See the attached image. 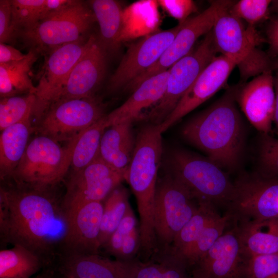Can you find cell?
<instances>
[{
    "mask_svg": "<svg viewBox=\"0 0 278 278\" xmlns=\"http://www.w3.org/2000/svg\"><path fill=\"white\" fill-rule=\"evenodd\" d=\"M237 102L251 125L262 134L272 130L275 107L272 70L255 77L241 86Z\"/></svg>",
    "mask_w": 278,
    "mask_h": 278,
    "instance_id": "cell-20",
    "label": "cell"
},
{
    "mask_svg": "<svg viewBox=\"0 0 278 278\" xmlns=\"http://www.w3.org/2000/svg\"><path fill=\"white\" fill-rule=\"evenodd\" d=\"M237 225L240 229L245 251L249 256L278 254V217Z\"/></svg>",
    "mask_w": 278,
    "mask_h": 278,
    "instance_id": "cell-29",
    "label": "cell"
},
{
    "mask_svg": "<svg viewBox=\"0 0 278 278\" xmlns=\"http://www.w3.org/2000/svg\"><path fill=\"white\" fill-rule=\"evenodd\" d=\"M140 245L139 223L131 207L101 249L115 259L126 261L137 258Z\"/></svg>",
    "mask_w": 278,
    "mask_h": 278,
    "instance_id": "cell-27",
    "label": "cell"
},
{
    "mask_svg": "<svg viewBox=\"0 0 278 278\" xmlns=\"http://www.w3.org/2000/svg\"><path fill=\"white\" fill-rule=\"evenodd\" d=\"M39 55L33 49H29L22 60L0 64L1 98L22 93L34 95L36 88L30 78V73Z\"/></svg>",
    "mask_w": 278,
    "mask_h": 278,
    "instance_id": "cell-26",
    "label": "cell"
},
{
    "mask_svg": "<svg viewBox=\"0 0 278 278\" xmlns=\"http://www.w3.org/2000/svg\"><path fill=\"white\" fill-rule=\"evenodd\" d=\"M162 133L158 125L149 124L140 129L125 176L135 197L139 223L144 228L153 224L158 171L163 153Z\"/></svg>",
    "mask_w": 278,
    "mask_h": 278,
    "instance_id": "cell-5",
    "label": "cell"
},
{
    "mask_svg": "<svg viewBox=\"0 0 278 278\" xmlns=\"http://www.w3.org/2000/svg\"><path fill=\"white\" fill-rule=\"evenodd\" d=\"M103 213L99 234L100 250L131 207L127 189L120 184L102 201Z\"/></svg>",
    "mask_w": 278,
    "mask_h": 278,
    "instance_id": "cell-32",
    "label": "cell"
},
{
    "mask_svg": "<svg viewBox=\"0 0 278 278\" xmlns=\"http://www.w3.org/2000/svg\"><path fill=\"white\" fill-rule=\"evenodd\" d=\"M200 202L168 172L158 179L154 210V229L158 254L165 253L198 211Z\"/></svg>",
    "mask_w": 278,
    "mask_h": 278,
    "instance_id": "cell-8",
    "label": "cell"
},
{
    "mask_svg": "<svg viewBox=\"0 0 278 278\" xmlns=\"http://www.w3.org/2000/svg\"><path fill=\"white\" fill-rule=\"evenodd\" d=\"M81 133L64 147L44 135L34 137L10 178L14 182L12 185L41 191L53 190L67 174Z\"/></svg>",
    "mask_w": 278,
    "mask_h": 278,
    "instance_id": "cell-3",
    "label": "cell"
},
{
    "mask_svg": "<svg viewBox=\"0 0 278 278\" xmlns=\"http://www.w3.org/2000/svg\"><path fill=\"white\" fill-rule=\"evenodd\" d=\"M218 214L217 208L213 204L201 202L197 212L179 232L164 254H169L184 263L185 257L205 228Z\"/></svg>",
    "mask_w": 278,
    "mask_h": 278,
    "instance_id": "cell-28",
    "label": "cell"
},
{
    "mask_svg": "<svg viewBox=\"0 0 278 278\" xmlns=\"http://www.w3.org/2000/svg\"><path fill=\"white\" fill-rule=\"evenodd\" d=\"M266 33L267 42L269 45L270 56L278 57V15L271 18L269 22Z\"/></svg>",
    "mask_w": 278,
    "mask_h": 278,
    "instance_id": "cell-41",
    "label": "cell"
},
{
    "mask_svg": "<svg viewBox=\"0 0 278 278\" xmlns=\"http://www.w3.org/2000/svg\"><path fill=\"white\" fill-rule=\"evenodd\" d=\"M34 94L1 98L0 130L31 118L36 102Z\"/></svg>",
    "mask_w": 278,
    "mask_h": 278,
    "instance_id": "cell-33",
    "label": "cell"
},
{
    "mask_svg": "<svg viewBox=\"0 0 278 278\" xmlns=\"http://www.w3.org/2000/svg\"><path fill=\"white\" fill-rule=\"evenodd\" d=\"M230 224L229 216L226 214L223 216L219 214L208 223L184 260L187 269L210 249Z\"/></svg>",
    "mask_w": 278,
    "mask_h": 278,
    "instance_id": "cell-35",
    "label": "cell"
},
{
    "mask_svg": "<svg viewBox=\"0 0 278 278\" xmlns=\"http://www.w3.org/2000/svg\"><path fill=\"white\" fill-rule=\"evenodd\" d=\"M231 225L188 268L192 278H246L250 256L245 251L239 227Z\"/></svg>",
    "mask_w": 278,
    "mask_h": 278,
    "instance_id": "cell-14",
    "label": "cell"
},
{
    "mask_svg": "<svg viewBox=\"0 0 278 278\" xmlns=\"http://www.w3.org/2000/svg\"><path fill=\"white\" fill-rule=\"evenodd\" d=\"M105 115L81 132L73 151L72 171L84 168L99 156L101 137L108 128Z\"/></svg>",
    "mask_w": 278,
    "mask_h": 278,
    "instance_id": "cell-31",
    "label": "cell"
},
{
    "mask_svg": "<svg viewBox=\"0 0 278 278\" xmlns=\"http://www.w3.org/2000/svg\"><path fill=\"white\" fill-rule=\"evenodd\" d=\"M59 275L60 276L58 277L57 278H72V277H68V276H66L60 275V274H59ZM55 278H56L55 276Z\"/></svg>",
    "mask_w": 278,
    "mask_h": 278,
    "instance_id": "cell-48",
    "label": "cell"
},
{
    "mask_svg": "<svg viewBox=\"0 0 278 278\" xmlns=\"http://www.w3.org/2000/svg\"><path fill=\"white\" fill-rule=\"evenodd\" d=\"M167 172L183 185L199 202L213 204L225 211L234 185L227 173L207 157L175 148L166 159Z\"/></svg>",
    "mask_w": 278,
    "mask_h": 278,
    "instance_id": "cell-4",
    "label": "cell"
},
{
    "mask_svg": "<svg viewBox=\"0 0 278 278\" xmlns=\"http://www.w3.org/2000/svg\"><path fill=\"white\" fill-rule=\"evenodd\" d=\"M274 76V87L275 91V107L273 116V123L278 132V72Z\"/></svg>",
    "mask_w": 278,
    "mask_h": 278,
    "instance_id": "cell-44",
    "label": "cell"
},
{
    "mask_svg": "<svg viewBox=\"0 0 278 278\" xmlns=\"http://www.w3.org/2000/svg\"><path fill=\"white\" fill-rule=\"evenodd\" d=\"M125 180L124 175L99 156L84 168L72 171L66 183L62 205L68 214L92 202H102Z\"/></svg>",
    "mask_w": 278,
    "mask_h": 278,
    "instance_id": "cell-15",
    "label": "cell"
},
{
    "mask_svg": "<svg viewBox=\"0 0 278 278\" xmlns=\"http://www.w3.org/2000/svg\"><path fill=\"white\" fill-rule=\"evenodd\" d=\"M272 68L276 70L278 72V57L272 60Z\"/></svg>",
    "mask_w": 278,
    "mask_h": 278,
    "instance_id": "cell-47",
    "label": "cell"
},
{
    "mask_svg": "<svg viewBox=\"0 0 278 278\" xmlns=\"http://www.w3.org/2000/svg\"><path fill=\"white\" fill-rule=\"evenodd\" d=\"M271 2L270 0H241L235 2L228 12L248 25L255 26L269 18Z\"/></svg>",
    "mask_w": 278,
    "mask_h": 278,
    "instance_id": "cell-36",
    "label": "cell"
},
{
    "mask_svg": "<svg viewBox=\"0 0 278 278\" xmlns=\"http://www.w3.org/2000/svg\"><path fill=\"white\" fill-rule=\"evenodd\" d=\"M105 114L95 96L60 100L49 106L33 131L58 143H68Z\"/></svg>",
    "mask_w": 278,
    "mask_h": 278,
    "instance_id": "cell-11",
    "label": "cell"
},
{
    "mask_svg": "<svg viewBox=\"0 0 278 278\" xmlns=\"http://www.w3.org/2000/svg\"><path fill=\"white\" fill-rule=\"evenodd\" d=\"M234 3L232 1H213L201 13L183 22L172 42L158 61L131 82L126 89L133 92L143 82L168 70L187 55L193 49L196 41L208 33L218 16L228 10Z\"/></svg>",
    "mask_w": 278,
    "mask_h": 278,
    "instance_id": "cell-13",
    "label": "cell"
},
{
    "mask_svg": "<svg viewBox=\"0 0 278 278\" xmlns=\"http://www.w3.org/2000/svg\"><path fill=\"white\" fill-rule=\"evenodd\" d=\"M55 271L53 268L44 269L43 271L31 278H55Z\"/></svg>",
    "mask_w": 278,
    "mask_h": 278,
    "instance_id": "cell-45",
    "label": "cell"
},
{
    "mask_svg": "<svg viewBox=\"0 0 278 278\" xmlns=\"http://www.w3.org/2000/svg\"><path fill=\"white\" fill-rule=\"evenodd\" d=\"M141 261L110 259L98 254H66L60 256L54 269L72 278H134Z\"/></svg>",
    "mask_w": 278,
    "mask_h": 278,
    "instance_id": "cell-19",
    "label": "cell"
},
{
    "mask_svg": "<svg viewBox=\"0 0 278 278\" xmlns=\"http://www.w3.org/2000/svg\"><path fill=\"white\" fill-rule=\"evenodd\" d=\"M236 64L227 58L216 56L203 70L172 112L159 125L163 133L183 117L212 97L224 86Z\"/></svg>",
    "mask_w": 278,
    "mask_h": 278,
    "instance_id": "cell-17",
    "label": "cell"
},
{
    "mask_svg": "<svg viewBox=\"0 0 278 278\" xmlns=\"http://www.w3.org/2000/svg\"><path fill=\"white\" fill-rule=\"evenodd\" d=\"M11 4L10 0L0 1V43H11L14 38L11 29Z\"/></svg>",
    "mask_w": 278,
    "mask_h": 278,
    "instance_id": "cell-40",
    "label": "cell"
},
{
    "mask_svg": "<svg viewBox=\"0 0 278 278\" xmlns=\"http://www.w3.org/2000/svg\"><path fill=\"white\" fill-rule=\"evenodd\" d=\"M77 2V1L75 0H45L40 21L53 13L74 5Z\"/></svg>",
    "mask_w": 278,
    "mask_h": 278,
    "instance_id": "cell-42",
    "label": "cell"
},
{
    "mask_svg": "<svg viewBox=\"0 0 278 278\" xmlns=\"http://www.w3.org/2000/svg\"><path fill=\"white\" fill-rule=\"evenodd\" d=\"M53 190L1 186L9 216L6 245L22 246L54 266L64 251L69 217Z\"/></svg>",
    "mask_w": 278,
    "mask_h": 278,
    "instance_id": "cell-1",
    "label": "cell"
},
{
    "mask_svg": "<svg viewBox=\"0 0 278 278\" xmlns=\"http://www.w3.org/2000/svg\"><path fill=\"white\" fill-rule=\"evenodd\" d=\"M183 22L165 30L147 36L132 44L109 79L108 90L125 89L161 58L181 29Z\"/></svg>",
    "mask_w": 278,
    "mask_h": 278,
    "instance_id": "cell-16",
    "label": "cell"
},
{
    "mask_svg": "<svg viewBox=\"0 0 278 278\" xmlns=\"http://www.w3.org/2000/svg\"><path fill=\"white\" fill-rule=\"evenodd\" d=\"M132 124L125 121L109 127L103 133L100 145V158L124 177L135 147Z\"/></svg>",
    "mask_w": 278,
    "mask_h": 278,
    "instance_id": "cell-23",
    "label": "cell"
},
{
    "mask_svg": "<svg viewBox=\"0 0 278 278\" xmlns=\"http://www.w3.org/2000/svg\"><path fill=\"white\" fill-rule=\"evenodd\" d=\"M169 69L143 82L121 106L105 115L108 127L125 121L133 123L142 119L143 111L151 108L162 98L165 92Z\"/></svg>",
    "mask_w": 278,
    "mask_h": 278,
    "instance_id": "cell-22",
    "label": "cell"
},
{
    "mask_svg": "<svg viewBox=\"0 0 278 278\" xmlns=\"http://www.w3.org/2000/svg\"><path fill=\"white\" fill-rule=\"evenodd\" d=\"M33 127L31 118L11 125L1 131L0 135V177L10 179L28 146Z\"/></svg>",
    "mask_w": 278,
    "mask_h": 278,
    "instance_id": "cell-24",
    "label": "cell"
},
{
    "mask_svg": "<svg viewBox=\"0 0 278 278\" xmlns=\"http://www.w3.org/2000/svg\"><path fill=\"white\" fill-rule=\"evenodd\" d=\"M217 53L211 30L196 49H193L169 68L164 94L144 119L151 124L162 123Z\"/></svg>",
    "mask_w": 278,
    "mask_h": 278,
    "instance_id": "cell-10",
    "label": "cell"
},
{
    "mask_svg": "<svg viewBox=\"0 0 278 278\" xmlns=\"http://www.w3.org/2000/svg\"><path fill=\"white\" fill-rule=\"evenodd\" d=\"M262 134L256 172L266 178L278 179V138L270 134Z\"/></svg>",
    "mask_w": 278,
    "mask_h": 278,
    "instance_id": "cell-37",
    "label": "cell"
},
{
    "mask_svg": "<svg viewBox=\"0 0 278 278\" xmlns=\"http://www.w3.org/2000/svg\"><path fill=\"white\" fill-rule=\"evenodd\" d=\"M99 29V40L108 53L120 48L124 29V13L120 3L115 0L89 1Z\"/></svg>",
    "mask_w": 278,
    "mask_h": 278,
    "instance_id": "cell-25",
    "label": "cell"
},
{
    "mask_svg": "<svg viewBox=\"0 0 278 278\" xmlns=\"http://www.w3.org/2000/svg\"><path fill=\"white\" fill-rule=\"evenodd\" d=\"M246 278H278V254L250 256Z\"/></svg>",
    "mask_w": 278,
    "mask_h": 278,
    "instance_id": "cell-38",
    "label": "cell"
},
{
    "mask_svg": "<svg viewBox=\"0 0 278 278\" xmlns=\"http://www.w3.org/2000/svg\"><path fill=\"white\" fill-rule=\"evenodd\" d=\"M102 213L103 202L95 201L67 214L69 226L62 255L100 254L99 238Z\"/></svg>",
    "mask_w": 278,
    "mask_h": 278,
    "instance_id": "cell-21",
    "label": "cell"
},
{
    "mask_svg": "<svg viewBox=\"0 0 278 278\" xmlns=\"http://www.w3.org/2000/svg\"><path fill=\"white\" fill-rule=\"evenodd\" d=\"M212 32L217 52L238 66L241 83L272 69V60L257 47L267 40L255 26L246 25L227 10L217 19Z\"/></svg>",
    "mask_w": 278,
    "mask_h": 278,
    "instance_id": "cell-6",
    "label": "cell"
},
{
    "mask_svg": "<svg viewBox=\"0 0 278 278\" xmlns=\"http://www.w3.org/2000/svg\"><path fill=\"white\" fill-rule=\"evenodd\" d=\"M107 54L99 37L91 35L87 49L73 68L54 102L63 99L95 96L105 77Z\"/></svg>",
    "mask_w": 278,
    "mask_h": 278,
    "instance_id": "cell-18",
    "label": "cell"
},
{
    "mask_svg": "<svg viewBox=\"0 0 278 278\" xmlns=\"http://www.w3.org/2000/svg\"><path fill=\"white\" fill-rule=\"evenodd\" d=\"M270 11L275 12L278 14V0L272 1L270 6Z\"/></svg>",
    "mask_w": 278,
    "mask_h": 278,
    "instance_id": "cell-46",
    "label": "cell"
},
{
    "mask_svg": "<svg viewBox=\"0 0 278 278\" xmlns=\"http://www.w3.org/2000/svg\"><path fill=\"white\" fill-rule=\"evenodd\" d=\"M11 29L14 40L19 33L30 29L41 20L45 0H11Z\"/></svg>",
    "mask_w": 278,
    "mask_h": 278,
    "instance_id": "cell-34",
    "label": "cell"
},
{
    "mask_svg": "<svg viewBox=\"0 0 278 278\" xmlns=\"http://www.w3.org/2000/svg\"><path fill=\"white\" fill-rule=\"evenodd\" d=\"M233 182V196L225 213L231 223L241 225L278 217V179L255 172L241 173Z\"/></svg>",
    "mask_w": 278,
    "mask_h": 278,
    "instance_id": "cell-9",
    "label": "cell"
},
{
    "mask_svg": "<svg viewBox=\"0 0 278 278\" xmlns=\"http://www.w3.org/2000/svg\"><path fill=\"white\" fill-rule=\"evenodd\" d=\"M26 54L6 43H0V64L18 61L23 59Z\"/></svg>",
    "mask_w": 278,
    "mask_h": 278,
    "instance_id": "cell-43",
    "label": "cell"
},
{
    "mask_svg": "<svg viewBox=\"0 0 278 278\" xmlns=\"http://www.w3.org/2000/svg\"><path fill=\"white\" fill-rule=\"evenodd\" d=\"M96 21L91 8L77 1L74 5L53 13L32 28L17 34L29 49L45 56L63 45L86 37Z\"/></svg>",
    "mask_w": 278,
    "mask_h": 278,
    "instance_id": "cell-7",
    "label": "cell"
},
{
    "mask_svg": "<svg viewBox=\"0 0 278 278\" xmlns=\"http://www.w3.org/2000/svg\"><path fill=\"white\" fill-rule=\"evenodd\" d=\"M159 255L163 261L160 278H192L186 265L183 261L169 254Z\"/></svg>",
    "mask_w": 278,
    "mask_h": 278,
    "instance_id": "cell-39",
    "label": "cell"
},
{
    "mask_svg": "<svg viewBox=\"0 0 278 278\" xmlns=\"http://www.w3.org/2000/svg\"><path fill=\"white\" fill-rule=\"evenodd\" d=\"M91 36L60 46L49 52L38 74L32 117L40 120L57 99L69 75L87 49Z\"/></svg>",
    "mask_w": 278,
    "mask_h": 278,
    "instance_id": "cell-12",
    "label": "cell"
},
{
    "mask_svg": "<svg viewBox=\"0 0 278 278\" xmlns=\"http://www.w3.org/2000/svg\"><path fill=\"white\" fill-rule=\"evenodd\" d=\"M241 85L228 89L211 106L182 128L183 138L225 171L236 169L244 147L245 131L237 107Z\"/></svg>",
    "mask_w": 278,
    "mask_h": 278,
    "instance_id": "cell-2",
    "label": "cell"
},
{
    "mask_svg": "<svg viewBox=\"0 0 278 278\" xmlns=\"http://www.w3.org/2000/svg\"><path fill=\"white\" fill-rule=\"evenodd\" d=\"M0 250V278H31L41 269L48 268L38 255L19 246Z\"/></svg>",
    "mask_w": 278,
    "mask_h": 278,
    "instance_id": "cell-30",
    "label": "cell"
}]
</instances>
